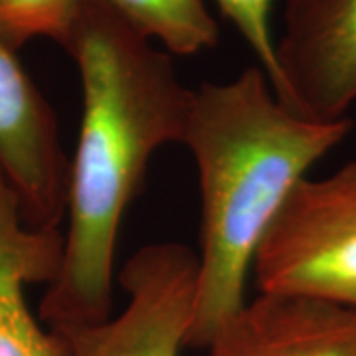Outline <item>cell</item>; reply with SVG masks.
<instances>
[{"label": "cell", "instance_id": "cell-10", "mask_svg": "<svg viewBox=\"0 0 356 356\" xmlns=\"http://www.w3.org/2000/svg\"><path fill=\"white\" fill-rule=\"evenodd\" d=\"M83 0H0V34L18 50L34 38L64 42Z\"/></svg>", "mask_w": 356, "mask_h": 356}, {"label": "cell", "instance_id": "cell-11", "mask_svg": "<svg viewBox=\"0 0 356 356\" xmlns=\"http://www.w3.org/2000/svg\"><path fill=\"white\" fill-rule=\"evenodd\" d=\"M222 13L238 28L257 65L266 72L273 86L277 76L275 65V38L271 34V4L273 0H216Z\"/></svg>", "mask_w": 356, "mask_h": 356}, {"label": "cell", "instance_id": "cell-2", "mask_svg": "<svg viewBox=\"0 0 356 356\" xmlns=\"http://www.w3.org/2000/svg\"><path fill=\"white\" fill-rule=\"evenodd\" d=\"M350 127V119L318 123L289 111L259 65L192 89L182 145L198 170L200 254L186 346L206 348L242 309L257 250L283 204Z\"/></svg>", "mask_w": 356, "mask_h": 356}, {"label": "cell", "instance_id": "cell-5", "mask_svg": "<svg viewBox=\"0 0 356 356\" xmlns=\"http://www.w3.org/2000/svg\"><path fill=\"white\" fill-rule=\"evenodd\" d=\"M275 65L271 89L289 111L346 121L356 103V0H287Z\"/></svg>", "mask_w": 356, "mask_h": 356}, {"label": "cell", "instance_id": "cell-8", "mask_svg": "<svg viewBox=\"0 0 356 356\" xmlns=\"http://www.w3.org/2000/svg\"><path fill=\"white\" fill-rule=\"evenodd\" d=\"M62 229L32 228L0 170V356H67L64 337L32 315L26 285L56 280Z\"/></svg>", "mask_w": 356, "mask_h": 356}, {"label": "cell", "instance_id": "cell-7", "mask_svg": "<svg viewBox=\"0 0 356 356\" xmlns=\"http://www.w3.org/2000/svg\"><path fill=\"white\" fill-rule=\"evenodd\" d=\"M206 350L208 356H356V307L259 293L222 323Z\"/></svg>", "mask_w": 356, "mask_h": 356}, {"label": "cell", "instance_id": "cell-6", "mask_svg": "<svg viewBox=\"0 0 356 356\" xmlns=\"http://www.w3.org/2000/svg\"><path fill=\"white\" fill-rule=\"evenodd\" d=\"M0 170L26 224L60 229L67 212L70 161L50 103L0 34Z\"/></svg>", "mask_w": 356, "mask_h": 356}, {"label": "cell", "instance_id": "cell-9", "mask_svg": "<svg viewBox=\"0 0 356 356\" xmlns=\"http://www.w3.org/2000/svg\"><path fill=\"white\" fill-rule=\"evenodd\" d=\"M170 56L212 50L218 24L206 0H102Z\"/></svg>", "mask_w": 356, "mask_h": 356}, {"label": "cell", "instance_id": "cell-1", "mask_svg": "<svg viewBox=\"0 0 356 356\" xmlns=\"http://www.w3.org/2000/svg\"><path fill=\"white\" fill-rule=\"evenodd\" d=\"M64 48L79 72L83 113L70 161L62 264L40 303V321L56 332L113 315L123 216L153 154L182 145L192 97L170 54L102 0H83Z\"/></svg>", "mask_w": 356, "mask_h": 356}, {"label": "cell", "instance_id": "cell-3", "mask_svg": "<svg viewBox=\"0 0 356 356\" xmlns=\"http://www.w3.org/2000/svg\"><path fill=\"white\" fill-rule=\"evenodd\" d=\"M254 277L259 293L356 307V161L293 188L257 250Z\"/></svg>", "mask_w": 356, "mask_h": 356}, {"label": "cell", "instance_id": "cell-4", "mask_svg": "<svg viewBox=\"0 0 356 356\" xmlns=\"http://www.w3.org/2000/svg\"><path fill=\"white\" fill-rule=\"evenodd\" d=\"M121 313L60 331L67 356H178L194 317L198 254L178 242L143 245L119 273ZM56 332V331H54Z\"/></svg>", "mask_w": 356, "mask_h": 356}]
</instances>
